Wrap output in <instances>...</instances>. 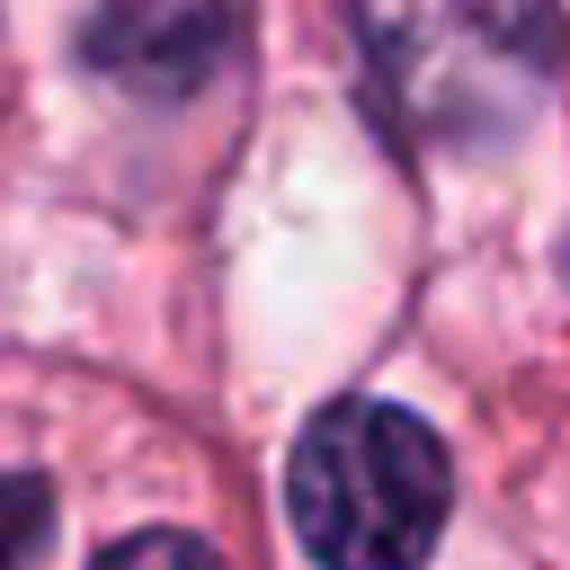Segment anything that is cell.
Wrapping results in <instances>:
<instances>
[{
    "label": "cell",
    "mask_w": 570,
    "mask_h": 570,
    "mask_svg": "<svg viewBox=\"0 0 570 570\" xmlns=\"http://www.w3.org/2000/svg\"><path fill=\"white\" fill-rule=\"evenodd\" d=\"M383 116L428 151L508 142L561 80L552 0H347Z\"/></svg>",
    "instance_id": "1"
},
{
    "label": "cell",
    "mask_w": 570,
    "mask_h": 570,
    "mask_svg": "<svg viewBox=\"0 0 570 570\" xmlns=\"http://www.w3.org/2000/svg\"><path fill=\"white\" fill-rule=\"evenodd\" d=\"M454 508V454L401 401H330L285 454L294 543L330 570L428 561Z\"/></svg>",
    "instance_id": "2"
},
{
    "label": "cell",
    "mask_w": 570,
    "mask_h": 570,
    "mask_svg": "<svg viewBox=\"0 0 570 570\" xmlns=\"http://www.w3.org/2000/svg\"><path fill=\"white\" fill-rule=\"evenodd\" d=\"M240 36V0H89L80 18V71H98L125 98H196Z\"/></svg>",
    "instance_id": "3"
},
{
    "label": "cell",
    "mask_w": 570,
    "mask_h": 570,
    "mask_svg": "<svg viewBox=\"0 0 570 570\" xmlns=\"http://www.w3.org/2000/svg\"><path fill=\"white\" fill-rule=\"evenodd\" d=\"M53 543V490L36 472H0V561H27Z\"/></svg>",
    "instance_id": "4"
},
{
    "label": "cell",
    "mask_w": 570,
    "mask_h": 570,
    "mask_svg": "<svg viewBox=\"0 0 570 570\" xmlns=\"http://www.w3.org/2000/svg\"><path fill=\"white\" fill-rule=\"evenodd\" d=\"M107 561H205V543L196 534H125V543H107Z\"/></svg>",
    "instance_id": "5"
}]
</instances>
